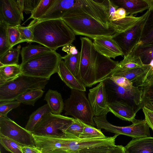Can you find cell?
<instances>
[{
  "instance_id": "cell-1",
  "label": "cell",
  "mask_w": 153,
  "mask_h": 153,
  "mask_svg": "<svg viewBox=\"0 0 153 153\" xmlns=\"http://www.w3.org/2000/svg\"><path fill=\"white\" fill-rule=\"evenodd\" d=\"M108 0H81L80 5L68 11L62 19L76 35L94 39L112 36L116 32L109 17Z\"/></svg>"
},
{
  "instance_id": "cell-2",
  "label": "cell",
  "mask_w": 153,
  "mask_h": 153,
  "mask_svg": "<svg viewBox=\"0 0 153 153\" xmlns=\"http://www.w3.org/2000/svg\"><path fill=\"white\" fill-rule=\"evenodd\" d=\"M80 39V64L76 78L86 87H91L109 79L119 62L98 53L88 38L81 37Z\"/></svg>"
},
{
  "instance_id": "cell-3",
  "label": "cell",
  "mask_w": 153,
  "mask_h": 153,
  "mask_svg": "<svg viewBox=\"0 0 153 153\" xmlns=\"http://www.w3.org/2000/svg\"><path fill=\"white\" fill-rule=\"evenodd\" d=\"M33 38L32 41L52 51L71 44L75 39L73 31L62 19L36 21L30 23Z\"/></svg>"
},
{
  "instance_id": "cell-4",
  "label": "cell",
  "mask_w": 153,
  "mask_h": 153,
  "mask_svg": "<svg viewBox=\"0 0 153 153\" xmlns=\"http://www.w3.org/2000/svg\"><path fill=\"white\" fill-rule=\"evenodd\" d=\"M62 56L55 51L40 54L22 64H20L22 73L32 76L50 79L57 73L59 64Z\"/></svg>"
},
{
  "instance_id": "cell-5",
  "label": "cell",
  "mask_w": 153,
  "mask_h": 153,
  "mask_svg": "<svg viewBox=\"0 0 153 153\" xmlns=\"http://www.w3.org/2000/svg\"><path fill=\"white\" fill-rule=\"evenodd\" d=\"M49 80L22 73L14 79L0 85V101L15 100L19 96L28 91L44 89Z\"/></svg>"
},
{
  "instance_id": "cell-6",
  "label": "cell",
  "mask_w": 153,
  "mask_h": 153,
  "mask_svg": "<svg viewBox=\"0 0 153 153\" xmlns=\"http://www.w3.org/2000/svg\"><path fill=\"white\" fill-rule=\"evenodd\" d=\"M64 103L65 115L71 116L89 125L96 126L94 116L85 91L71 89L69 97Z\"/></svg>"
},
{
  "instance_id": "cell-7",
  "label": "cell",
  "mask_w": 153,
  "mask_h": 153,
  "mask_svg": "<svg viewBox=\"0 0 153 153\" xmlns=\"http://www.w3.org/2000/svg\"><path fill=\"white\" fill-rule=\"evenodd\" d=\"M107 114L94 117V120L97 129H104L105 131L115 133L118 135L123 134L133 138H138L150 137L149 127L145 120L135 118L130 126H121L113 125L109 123L106 119Z\"/></svg>"
},
{
  "instance_id": "cell-8",
  "label": "cell",
  "mask_w": 153,
  "mask_h": 153,
  "mask_svg": "<svg viewBox=\"0 0 153 153\" xmlns=\"http://www.w3.org/2000/svg\"><path fill=\"white\" fill-rule=\"evenodd\" d=\"M75 119L51 112L45 114L31 133L40 135H56L64 137L63 131Z\"/></svg>"
},
{
  "instance_id": "cell-9",
  "label": "cell",
  "mask_w": 153,
  "mask_h": 153,
  "mask_svg": "<svg viewBox=\"0 0 153 153\" xmlns=\"http://www.w3.org/2000/svg\"><path fill=\"white\" fill-rule=\"evenodd\" d=\"M149 13L148 9L132 27L123 32L116 33L112 36L113 39L122 51L124 58L130 54L139 43L143 27Z\"/></svg>"
},
{
  "instance_id": "cell-10",
  "label": "cell",
  "mask_w": 153,
  "mask_h": 153,
  "mask_svg": "<svg viewBox=\"0 0 153 153\" xmlns=\"http://www.w3.org/2000/svg\"><path fill=\"white\" fill-rule=\"evenodd\" d=\"M0 135L8 137L22 146L36 147L32 134L8 117L0 116Z\"/></svg>"
},
{
  "instance_id": "cell-11",
  "label": "cell",
  "mask_w": 153,
  "mask_h": 153,
  "mask_svg": "<svg viewBox=\"0 0 153 153\" xmlns=\"http://www.w3.org/2000/svg\"><path fill=\"white\" fill-rule=\"evenodd\" d=\"M118 136L115 134L113 136L91 139H71L62 137L61 149L70 153L86 148L114 147L116 146L115 140Z\"/></svg>"
},
{
  "instance_id": "cell-12",
  "label": "cell",
  "mask_w": 153,
  "mask_h": 153,
  "mask_svg": "<svg viewBox=\"0 0 153 153\" xmlns=\"http://www.w3.org/2000/svg\"><path fill=\"white\" fill-rule=\"evenodd\" d=\"M88 99L94 117L107 114L109 112L108 96L103 82L99 83L95 87L89 90Z\"/></svg>"
},
{
  "instance_id": "cell-13",
  "label": "cell",
  "mask_w": 153,
  "mask_h": 153,
  "mask_svg": "<svg viewBox=\"0 0 153 153\" xmlns=\"http://www.w3.org/2000/svg\"><path fill=\"white\" fill-rule=\"evenodd\" d=\"M103 82L108 97L111 95V99L114 98L112 101L122 100L128 102V101L132 100L137 106L140 104V92L137 87L134 86L130 90L126 89L117 85L109 78Z\"/></svg>"
},
{
  "instance_id": "cell-14",
  "label": "cell",
  "mask_w": 153,
  "mask_h": 153,
  "mask_svg": "<svg viewBox=\"0 0 153 153\" xmlns=\"http://www.w3.org/2000/svg\"><path fill=\"white\" fill-rule=\"evenodd\" d=\"M23 12L16 0H0V20L9 26L20 25L24 20Z\"/></svg>"
},
{
  "instance_id": "cell-15",
  "label": "cell",
  "mask_w": 153,
  "mask_h": 153,
  "mask_svg": "<svg viewBox=\"0 0 153 153\" xmlns=\"http://www.w3.org/2000/svg\"><path fill=\"white\" fill-rule=\"evenodd\" d=\"M152 74L153 69L150 64L145 65L142 67L132 69L123 68L117 67L111 76L125 77L133 84L135 83V86H137L144 83L149 77Z\"/></svg>"
},
{
  "instance_id": "cell-16",
  "label": "cell",
  "mask_w": 153,
  "mask_h": 153,
  "mask_svg": "<svg viewBox=\"0 0 153 153\" xmlns=\"http://www.w3.org/2000/svg\"><path fill=\"white\" fill-rule=\"evenodd\" d=\"M81 2V0H55L44 15L38 19L33 20L62 19L68 11L80 5Z\"/></svg>"
},
{
  "instance_id": "cell-17",
  "label": "cell",
  "mask_w": 153,
  "mask_h": 153,
  "mask_svg": "<svg viewBox=\"0 0 153 153\" xmlns=\"http://www.w3.org/2000/svg\"><path fill=\"white\" fill-rule=\"evenodd\" d=\"M93 40L94 48L100 54L114 59L117 56L123 55L122 51L113 39L112 36H99Z\"/></svg>"
},
{
  "instance_id": "cell-18",
  "label": "cell",
  "mask_w": 153,
  "mask_h": 153,
  "mask_svg": "<svg viewBox=\"0 0 153 153\" xmlns=\"http://www.w3.org/2000/svg\"><path fill=\"white\" fill-rule=\"evenodd\" d=\"M108 107L109 112L122 120L132 122L135 119L136 112L134 111L133 106L124 101L108 102Z\"/></svg>"
},
{
  "instance_id": "cell-19",
  "label": "cell",
  "mask_w": 153,
  "mask_h": 153,
  "mask_svg": "<svg viewBox=\"0 0 153 153\" xmlns=\"http://www.w3.org/2000/svg\"><path fill=\"white\" fill-rule=\"evenodd\" d=\"M32 134L36 147L42 153H46L55 150L61 149V140L63 137Z\"/></svg>"
},
{
  "instance_id": "cell-20",
  "label": "cell",
  "mask_w": 153,
  "mask_h": 153,
  "mask_svg": "<svg viewBox=\"0 0 153 153\" xmlns=\"http://www.w3.org/2000/svg\"><path fill=\"white\" fill-rule=\"evenodd\" d=\"M136 87L140 91V99L136 112L143 107L153 111V74L144 83Z\"/></svg>"
},
{
  "instance_id": "cell-21",
  "label": "cell",
  "mask_w": 153,
  "mask_h": 153,
  "mask_svg": "<svg viewBox=\"0 0 153 153\" xmlns=\"http://www.w3.org/2000/svg\"><path fill=\"white\" fill-rule=\"evenodd\" d=\"M124 147L125 153H153V137L133 138Z\"/></svg>"
},
{
  "instance_id": "cell-22",
  "label": "cell",
  "mask_w": 153,
  "mask_h": 153,
  "mask_svg": "<svg viewBox=\"0 0 153 153\" xmlns=\"http://www.w3.org/2000/svg\"><path fill=\"white\" fill-rule=\"evenodd\" d=\"M57 73L62 80L71 89L86 91V87L69 70L62 59L59 64Z\"/></svg>"
},
{
  "instance_id": "cell-23",
  "label": "cell",
  "mask_w": 153,
  "mask_h": 153,
  "mask_svg": "<svg viewBox=\"0 0 153 153\" xmlns=\"http://www.w3.org/2000/svg\"><path fill=\"white\" fill-rule=\"evenodd\" d=\"M119 8H123L126 16L142 13L149 8L145 0H111Z\"/></svg>"
},
{
  "instance_id": "cell-24",
  "label": "cell",
  "mask_w": 153,
  "mask_h": 153,
  "mask_svg": "<svg viewBox=\"0 0 153 153\" xmlns=\"http://www.w3.org/2000/svg\"><path fill=\"white\" fill-rule=\"evenodd\" d=\"M47 103L51 112L55 114H61L64 109V103L61 94L56 90L49 89L44 99Z\"/></svg>"
},
{
  "instance_id": "cell-25",
  "label": "cell",
  "mask_w": 153,
  "mask_h": 153,
  "mask_svg": "<svg viewBox=\"0 0 153 153\" xmlns=\"http://www.w3.org/2000/svg\"><path fill=\"white\" fill-rule=\"evenodd\" d=\"M148 10L149 14L143 27L140 42L137 45L153 43V5Z\"/></svg>"
},
{
  "instance_id": "cell-26",
  "label": "cell",
  "mask_w": 153,
  "mask_h": 153,
  "mask_svg": "<svg viewBox=\"0 0 153 153\" xmlns=\"http://www.w3.org/2000/svg\"><path fill=\"white\" fill-rule=\"evenodd\" d=\"M22 74L20 65L0 67V85L14 79Z\"/></svg>"
},
{
  "instance_id": "cell-27",
  "label": "cell",
  "mask_w": 153,
  "mask_h": 153,
  "mask_svg": "<svg viewBox=\"0 0 153 153\" xmlns=\"http://www.w3.org/2000/svg\"><path fill=\"white\" fill-rule=\"evenodd\" d=\"M52 51L40 45H28L22 47L20 52L22 59L21 64L42 53Z\"/></svg>"
},
{
  "instance_id": "cell-28",
  "label": "cell",
  "mask_w": 153,
  "mask_h": 153,
  "mask_svg": "<svg viewBox=\"0 0 153 153\" xmlns=\"http://www.w3.org/2000/svg\"><path fill=\"white\" fill-rule=\"evenodd\" d=\"M133 51L144 65H150L153 60V43L137 45Z\"/></svg>"
},
{
  "instance_id": "cell-29",
  "label": "cell",
  "mask_w": 153,
  "mask_h": 153,
  "mask_svg": "<svg viewBox=\"0 0 153 153\" xmlns=\"http://www.w3.org/2000/svg\"><path fill=\"white\" fill-rule=\"evenodd\" d=\"M50 112L51 111L47 104L40 107L30 115L25 128L31 133L44 116Z\"/></svg>"
},
{
  "instance_id": "cell-30",
  "label": "cell",
  "mask_w": 153,
  "mask_h": 153,
  "mask_svg": "<svg viewBox=\"0 0 153 153\" xmlns=\"http://www.w3.org/2000/svg\"><path fill=\"white\" fill-rule=\"evenodd\" d=\"M140 18L141 16L136 17L133 15H128L123 19L111 21V25L116 33H121L132 27Z\"/></svg>"
},
{
  "instance_id": "cell-31",
  "label": "cell",
  "mask_w": 153,
  "mask_h": 153,
  "mask_svg": "<svg viewBox=\"0 0 153 153\" xmlns=\"http://www.w3.org/2000/svg\"><path fill=\"white\" fill-rule=\"evenodd\" d=\"M44 92L42 89L29 90L19 96L16 100L21 103L34 106L36 101L42 97Z\"/></svg>"
},
{
  "instance_id": "cell-32",
  "label": "cell",
  "mask_w": 153,
  "mask_h": 153,
  "mask_svg": "<svg viewBox=\"0 0 153 153\" xmlns=\"http://www.w3.org/2000/svg\"><path fill=\"white\" fill-rule=\"evenodd\" d=\"M21 48L20 45L16 48H11L0 56V67L18 64Z\"/></svg>"
},
{
  "instance_id": "cell-33",
  "label": "cell",
  "mask_w": 153,
  "mask_h": 153,
  "mask_svg": "<svg viewBox=\"0 0 153 153\" xmlns=\"http://www.w3.org/2000/svg\"><path fill=\"white\" fill-rule=\"evenodd\" d=\"M139 57L132 51L126 57L119 62L118 67L126 69H132L144 66Z\"/></svg>"
},
{
  "instance_id": "cell-34",
  "label": "cell",
  "mask_w": 153,
  "mask_h": 153,
  "mask_svg": "<svg viewBox=\"0 0 153 153\" xmlns=\"http://www.w3.org/2000/svg\"><path fill=\"white\" fill-rule=\"evenodd\" d=\"M69 70L76 77L79 72L80 59V53L74 55L67 54L62 57Z\"/></svg>"
},
{
  "instance_id": "cell-35",
  "label": "cell",
  "mask_w": 153,
  "mask_h": 153,
  "mask_svg": "<svg viewBox=\"0 0 153 153\" xmlns=\"http://www.w3.org/2000/svg\"><path fill=\"white\" fill-rule=\"evenodd\" d=\"M83 129V126L79 120L75 119L73 122L63 131L64 137L78 139Z\"/></svg>"
},
{
  "instance_id": "cell-36",
  "label": "cell",
  "mask_w": 153,
  "mask_h": 153,
  "mask_svg": "<svg viewBox=\"0 0 153 153\" xmlns=\"http://www.w3.org/2000/svg\"><path fill=\"white\" fill-rule=\"evenodd\" d=\"M8 26L4 22L0 20V56L11 48L7 32Z\"/></svg>"
},
{
  "instance_id": "cell-37",
  "label": "cell",
  "mask_w": 153,
  "mask_h": 153,
  "mask_svg": "<svg viewBox=\"0 0 153 153\" xmlns=\"http://www.w3.org/2000/svg\"><path fill=\"white\" fill-rule=\"evenodd\" d=\"M83 126L82 131L79 138L81 139H91L103 138L106 137L100 129L87 125L79 120Z\"/></svg>"
},
{
  "instance_id": "cell-38",
  "label": "cell",
  "mask_w": 153,
  "mask_h": 153,
  "mask_svg": "<svg viewBox=\"0 0 153 153\" xmlns=\"http://www.w3.org/2000/svg\"><path fill=\"white\" fill-rule=\"evenodd\" d=\"M55 0H41L29 18L37 20L44 15L50 8Z\"/></svg>"
},
{
  "instance_id": "cell-39",
  "label": "cell",
  "mask_w": 153,
  "mask_h": 153,
  "mask_svg": "<svg viewBox=\"0 0 153 153\" xmlns=\"http://www.w3.org/2000/svg\"><path fill=\"white\" fill-rule=\"evenodd\" d=\"M0 143L7 151L11 153H22V146L8 137L0 135Z\"/></svg>"
},
{
  "instance_id": "cell-40",
  "label": "cell",
  "mask_w": 153,
  "mask_h": 153,
  "mask_svg": "<svg viewBox=\"0 0 153 153\" xmlns=\"http://www.w3.org/2000/svg\"><path fill=\"white\" fill-rule=\"evenodd\" d=\"M21 103L16 100L0 101V116L7 117L8 113L12 110L19 107Z\"/></svg>"
},
{
  "instance_id": "cell-41",
  "label": "cell",
  "mask_w": 153,
  "mask_h": 153,
  "mask_svg": "<svg viewBox=\"0 0 153 153\" xmlns=\"http://www.w3.org/2000/svg\"><path fill=\"white\" fill-rule=\"evenodd\" d=\"M7 32L10 48H13L18 43L22 42L20 33L16 26L11 27L8 25Z\"/></svg>"
},
{
  "instance_id": "cell-42",
  "label": "cell",
  "mask_w": 153,
  "mask_h": 153,
  "mask_svg": "<svg viewBox=\"0 0 153 153\" xmlns=\"http://www.w3.org/2000/svg\"><path fill=\"white\" fill-rule=\"evenodd\" d=\"M21 36L22 42H32L33 36L31 27L30 25L24 27L20 25L16 26Z\"/></svg>"
},
{
  "instance_id": "cell-43",
  "label": "cell",
  "mask_w": 153,
  "mask_h": 153,
  "mask_svg": "<svg viewBox=\"0 0 153 153\" xmlns=\"http://www.w3.org/2000/svg\"><path fill=\"white\" fill-rule=\"evenodd\" d=\"M116 146L114 147L86 148L69 153H113L115 149Z\"/></svg>"
},
{
  "instance_id": "cell-44",
  "label": "cell",
  "mask_w": 153,
  "mask_h": 153,
  "mask_svg": "<svg viewBox=\"0 0 153 153\" xmlns=\"http://www.w3.org/2000/svg\"><path fill=\"white\" fill-rule=\"evenodd\" d=\"M109 79L117 85L126 89H131L134 86L133 85V83L124 77L113 76Z\"/></svg>"
},
{
  "instance_id": "cell-45",
  "label": "cell",
  "mask_w": 153,
  "mask_h": 153,
  "mask_svg": "<svg viewBox=\"0 0 153 153\" xmlns=\"http://www.w3.org/2000/svg\"><path fill=\"white\" fill-rule=\"evenodd\" d=\"M41 0H23V9L26 14L32 13Z\"/></svg>"
},
{
  "instance_id": "cell-46",
  "label": "cell",
  "mask_w": 153,
  "mask_h": 153,
  "mask_svg": "<svg viewBox=\"0 0 153 153\" xmlns=\"http://www.w3.org/2000/svg\"><path fill=\"white\" fill-rule=\"evenodd\" d=\"M145 116V120L148 125L153 131V111L144 107L142 108Z\"/></svg>"
},
{
  "instance_id": "cell-47",
  "label": "cell",
  "mask_w": 153,
  "mask_h": 153,
  "mask_svg": "<svg viewBox=\"0 0 153 153\" xmlns=\"http://www.w3.org/2000/svg\"><path fill=\"white\" fill-rule=\"evenodd\" d=\"M126 16V14L125 10L123 8H119L116 11L111 21L123 19Z\"/></svg>"
},
{
  "instance_id": "cell-48",
  "label": "cell",
  "mask_w": 153,
  "mask_h": 153,
  "mask_svg": "<svg viewBox=\"0 0 153 153\" xmlns=\"http://www.w3.org/2000/svg\"><path fill=\"white\" fill-rule=\"evenodd\" d=\"M62 50L66 52L67 54L74 55L79 53L76 47L71 44L66 45L63 46Z\"/></svg>"
},
{
  "instance_id": "cell-49",
  "label": "cell",
  "mask_w": 153,
  "mask_h": 153,
  "mask_svg": "<svg viewBox=\"0 0 153 153\" xmlns=\"http://www.w3.org/2000/svg\"><path fill=\"white\" fill-rule=\"evenodd\" d=\"M108 3L109 6V19L111 21L118 7L114 4L111 0H108Z\"/></svg>"
},
{
  "instance_id": "cell-50",
  "label": "cell",
  "mask_w": 153,
  "mask_h": 153,
  "mask_svg": "<svg viewBox=\"0 0 153 153\" xmlns=\"http://www.w3.org/2000/svg\"><path fill=\"white\" fill-rule=\"evenodd\" d=\"M22 153H42L37 148L29 146H22Z\"/></svg>"
},
{
  "instance_id": "cell-51",
  "label": "cell",
  "mask_w": 153,
  "mask_h": 153,
  "mask_svg": "<svg viewBox=\"0 0 153 153\" xmlns=\"http://www.w3.org/2000/svg\"><path fill=\"white\" fill-rule=\"evenodd\" d=\"M113 153H125L124 146L122 145H116L115 150Z\"/></svg>"
},
{
  "instance_id": "cell-52",
  "label": "cell",
  "mask_w": 153,
  "mask_h": 153,
  "mask_svg": "<svg viewBox=\"0 0 153 153\" xmlns=\"http://www.w3.org/2000/svg\"><path fill=\"white\" fill-rule=\"evenodd\" d=\"M46 153H69L68 152L61 149L55 150Z\"/></svg>"
},
{
  "instance_id": "cell-53",
  "label": "cell",
  "mask_w": 153,
  "mask_h": 153,
  "mask_svg": "<svg viewBox=\"0 0 153 153\" xmlns=\"http://www.w3.org/2000/svg\"><path fill=\"white\" fill-rule=\"evenodd\" d=\"M0 153H1V151H0Z\"/></svg>"
}]
</instances>
